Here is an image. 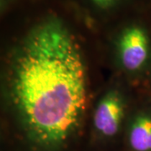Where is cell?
I'll return each mask as SVG.
<instances>
[{
	"label": "cell",
	"mask_w": 151,
	"mask_h": 151,
	"mask_svg": "<svg viewBox=\"0 0 151 151\" xmlns=\"http://www.w3.org/2000/svg\"><path fill=\"white\" fill-rule=\"evenodd\" d=\"M13 97L33 143L53 150L77 128L86 104V71L66 28L50 19L38 25L14 68Z\"/></svg>",
	"instance_id": "cell-1"
},
{
	"label": "cell",
	"mask_w": 151,
	"mask_h": 151,
	"mask_svg": "<svg viewBox=\"0 0 151 151\" xmlns=\"http://www.w3.org/2000/svg\"><path fill=\"white\" fill-rule=\"evenodd\" d=\"M119 46L121 61L126 69L136 70L145 63L149 55V40L142 29L133 27L127 29Z\"/></svg>",
	"instance_id": "cell-2"
},
{
	"label": "cell",
	"mask_w": 151,
	"mask_h": 151,
	"mask_svg": "<svg viewBox=\"0 0 151 151\" xmlns=\"http://www.w3.org/2000/svg\"><path fill=\"white\" fill-rule=\"evenodd\" d=\"M124 108L117 94L110 93L99 103L94 114V126L103 136L112 137L119 129Z\"/></svg>",
	"instance_id": "cell-3"
},
{
	"label": "cell",
	"mask_w": 151,
	"mask_h": 151,
	"mask_svg": "<svg viewBox=\"0 0 151 151\" xmlns=\"http://www.w3.org/2000/svg\"><path fill=\"white\" fill-rule=\"evenodd\" d=\"M129 144L135 151H151V118L140 116L129 132Z\"/></svg>",
	"instance_id": "cell-4"
},
{
	"label": "cell",
	"mask_w": 151,
	"mask_h": 151,
	"mask_svg": "<svg viewBox=\"0 0 151 151\" xmlns=\"http://www.w3.org/2000/svg\"><path fill=\"white\" fill-rule=\"evenodd\" d=\"M97 6L102 8H107L108 6L112 5L116 0H92Z\"/></svg>",
	"instance_id": "cell-5"
}]
</instances>
